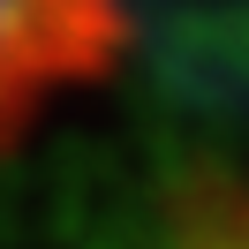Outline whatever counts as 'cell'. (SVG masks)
<instances>
[{
    "label": "cell",
    "instance_id": "7a4b0ae2",
    "mask_svg": "<svg viewBox=\"0 0 249 249\" xmlns=\"http://www.w3.org/2000/svg\"><path fill=\"white\" fill-rule=\"evenodd\" d=\"M234 249H249V242H234Z\"/></svg>",
    "mask_w": 249,
    "mask_h": 249
},
{
    "label": "cell",
    "instance_id": "6da1fadb",
    "mask_svg": "<svg viewBox=\"0 0 249 249\" xmlns=\"http://www.w3.org/2000/svg\"><path fill=\"white\" fill-rule=\"evenodd\" d=\"M121 46L113 0H0V143L76 83H98Z\"/></svg>",
    "mask_w": 249,
    "mask_h": 249
}]
</instances>
